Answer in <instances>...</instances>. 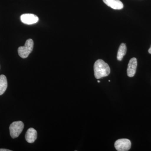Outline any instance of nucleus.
Listing matches in <instances>:
<instances>
[{
	"label": "nucleus",
	"mask_w": 151,
	"mask_h": 151,
	"mask_svg": "<svg viewBox=\"0 0 151 151\" xmlns=\"http://www.w3.org/2000/svg\"><path fill=\"white\" fill-rule=\"evenodd\" d=\"M94 74L97 79L108 76L111 72L109 65L103 60H97L94 65Z\"/></svg>",
	"instance_id": "f257e3e1"
},
{
	"label": "nucleus",
	"mask_w": 151,
	"mask_h": 151,
	"mask_svg": "<svg viewBox=\"0 0 151 151\" xmlns=\"http://www.w3.org/2000/svg\"><path fill=\"white\" fill-rule=\"evenodd\" d=\"M33 47V41L32 39H29L26 41L24 46L19 47L18 49L19 55L22 58H27L32 51Z\"/></svg>",
	"instance_id": "f03ea898"
},
{
	"label": "nucleus",
	"mask_w": 151,
	"mask_h": 151,
	"mask_svg": "<svg viewBox=\"0 0 151 151\" xmlns=\"http://www.w3.org/2000/svg\"><path fill=\"white\" fill-rule=\"evenodd\" d=\"M24 128V124L21 121L13 122L9 127L10 134L13 139L18 137Z\"/></svg>",
	"instance_id": "7ed1b4c3"
},
{
	"label": "nucleus",
	"mask_w": 151,
	"mask_h": 151,
	"mask_svg": "<svg viewBox=\"0 0 151 151\" xmlns=\"http://www.w3.org/2000/svg\"><path fill=\"white\" fill-rule=\"evenodd\" d=\"M132 143L128 139H122L117 140L115 143V147L118 151H129L131 148Z\"/></svg>",
	"instance_id": "20e7f679"
},
{
	"label": "nucleus",
	"mask_w": 151,
	"mask_h": 151,
	"mask_svg": "<svg viewBox=\"0 0 151 151\" xmlns=\"http://www.w3.org/2000/svg\"><path fill=\"white\" fill-rule=\"evenodd\" d=\"M20 19L22 22L25 24L31 25L37 23L39 18L34 14H25L21 16Z\"/></svg>",
	"instance_id": "39448f33"
},
{
	"label": "nucleus",
	"mask_w": 151,
	"mask_h": 151,
	"mask_svg": "<svg viewBox=\"0 0 151 151\" xmlns=\"http://www.w3.org/2000/svg\"><path fill=\"white\" fill-rule=\"evenodd\" d=\"M137 66V61L135 58H133L130 60L127 68V75L130 77H132L135 75Z\"/></svg>",
	"instance_id": "423d86ee"
},
{
	"label": "nucleus",
	"mask_w": 151,
	"mask_h": 151,
	"mask_svg": "<svg viewBox=\"0 0 151 151\" xmlns=\"http://www.w3.org/2000/svg\"><path fill=\"white\" fill-rule=\"evenodd\" d=\"M105 4L111 8L121 10L124 8V4L120 0H103Z\"/></svg>",
	"instance_id": "0eeeda50"
},
{
	"label": "nucleus",
	"mask_w": 151,
	"mask_h": 151,
	"mask_svg": "<svg viewBox=\"0 0 151 151\" xmlns=\"http://www.w3.org/2000/svg\"><path fill=\"white\" fill-rule=\"evenodd\" d=\"M37 138V132L33 128H31L28 129L26 133L25 139L27 142H34Z\"/></svg>",
	"instance_id": "6e6552de"
},
{
	"label": "nucleus",
	"mask_w": 151,
	"mask_h": 151,
	"mask_svg": "<svg viewBox=\"0 0 151 151\" xmlns=\"http://www.w3.org/2000/svg\"><path fill=\"white\" fill-rule=\"evenodd\" d=\"M7 80L5 76L0 75V95H2L7 88Z\"/></svg>",
	"instance_id": "1a4fd4ad"
},
{
	"label": "nucleus",
	"mask_w": 151,
	"mask_h": 151,
	"mask_svg": "<svg viewBox=\"0 0 151 151\" xmlns=\"http://www.w3.org/2000/svg\"><path fill=\"white\" fill-rule=\"evenodd\" d=\"M127 48L126 44L124 43H122L119 47L118 53H117V59L119 61H121L123 59L124 55L127 53Z\"/></svg>",
	"instance_id": "9d476101"
},
{
	"label": "nucleus",
	"mask_w": 151,
	"mask_h": 151,
	"mask_svg": "<svg viewBox=\"0 0 151 151\" xmlns=\"http://www.w3.org/2000/svg\"><path fill=\"white\" fill-rule=\"evenodd\" d=\"M12 150H8V149H0V151H11Z\"/></svg>",
	"instance_id": "9b49d317"
},
{
	"label": "nucleus",
	"mask_w": 151,
	"mask_h": 151,
	"mask_svg": "<svg viewBox=\"0 0 151 151\" xmlns=\"http://www.w3.org/2000/svg\"><path fill=\"white\" fill-rule=\"evenodd\" d=\"M148 52H149V53H150V54H151V46L150 48L149 49Z\"/></svg>",
	"instance_id": "f8f14e48"
},
{
	"label": "nucleus",
	"mask_w": 151,
	"mask_h": 151,
	"mask_svg": "<svg viewBox=\"0 0 151 151\" xmlns=\"http://www.w3.org/2000/svg\"><path fill=\"white\" fill-rule=\"evenodd\" d=\"M97 82H98V83H100V81H99V80H98V81H97Z\"/></svg>",
	"instance_id": "ddd939ff"
}]
</instances>
